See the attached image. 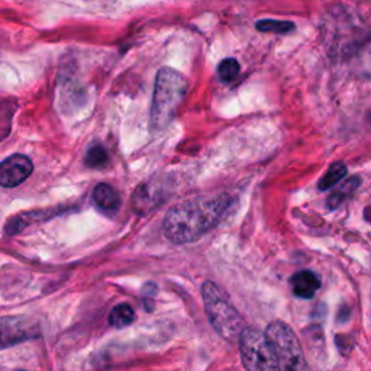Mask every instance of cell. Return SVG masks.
<instances>
[{
    "instance_id": "obj_14",
    "label": "cell",
    "mask_w": 371,
    "mask_h": 371,
    "mask_svg": "<svg viewBox=\"0 0 371 371\" xmlns=\"http://www.w3.org/2000/svg\"><path fill=\"white\" fill-rule=\"evenodd\" d=\"M255 28L260 32H274V34H287L294 29L293 22L286 21H274V19H263L255 23Z\"/></svg>"
},
{
    "instance_id": "obj_2",
    "label": "cell",
    "mask_w": 371,
    "mask_h": 371,
    "mask_svg": "<svg viewBox=\"0 0 371 371\" xmlns=\"http://www.w3.org/2000/svg\"><path fill=\"white\" fill-rule=\"evenodd\" d=\"M187 88V80L182 73L170 67L160 69L149 110V126L152 131L158 132L169 126L183 104Z\"/></svg>"
},
{
    "instance_id": "obj_4",
    "label": "cell",
    "mask_w": 371,
    "mask_h": 371,
    "mask_svg": "<svg viewBox=\"0 0 371 371\" xmlns=\"http://www.w3.org/2000/svg\"><path fill=\"white\" fill-rule=\"evenodd\" d=\"M265 337L276 351L280 371H312L303 354L299 338L285 322L274 321L265 329Z\"/></svg>"
},
{
    "instance_id": "obj_1",
    "label": "cell",
    "mask_w": 371,
    "mask_h": 371,
    "mask_svg": "<svg viewBox=\"0 0 371 371\" xmlns=\"http://www.w3.org/2000/svg\"><path fill=\"white\" fill-rule=\"evenodd\" d=\"M229 195L195 198L177 203L164 217V235L174 244H190L221 225L235 208Z\"/></svg>"
},
{
    "instance_id": "obj_13",
    "label": "cell",
    "mask_w": 371,
    "mask_h": 371,
    "mask_svg": "<svg viewBox=\"0 0 371 371\" xmlns=\"http://www.w3.org/2000/svg\"><path fill=\"white\" fill-rule=\"evenodd\" d=\"M84 161L87 167H91V169H104L109 161L108 151L101 145L96 144L87 149Z\"/></svg>"
},
{
    "instance_id": "obj_5",
    "label": "cell",
    "mask_w": 371,
    "mask_h": 371,
    "mask_svg": "<svg viewBox=\"0 0 371 371\" xmlns=\"http://www.w3.org/2000/svg\"><path fill=\"white\" fill-rule=\"evenodd\" d=\"M239 351L246 371H280L276 351L265 332L246 328L239 338Z\"/></svg>"
},
{
    "instance_id": "obj_10",
    "label": "cell",
    "mask_w": 371,
    "mask_h": 371,
    "mask_svg": "<svg viewBox=\"0 0 371 371\" xmlns=\"http://www.w3.org/2000/svg\"><path fill=\"white\" fill-rule=\"evenodd\" d=\"M135 311L132 309V306H130L128 303H121L117 304L115 308L110 311L109 313V324L117 328V329H122L134 324L135 321Z\"/></svg>"
},
{
    "instance_id": "obj_9",
    "label": "cell",
    "mask_w": 371,
    "mask_h": 371,
    "mask_svg": "<svg viewBox=\"0 0 371 371\" xmlns=\"http://www.w3.org/2000/svg\"><path fill=\"white\" fill-rule=\"evenodd\" d=\"M19 322L15 318H3L2 321V339L3 347H8L10 344H16L19 341H23L29 338L27 328H19Z\"/></svg>"
},
{
    "instance_id": "obj_16",
    "label": "cell",
    "mask_w": 371,
    "mask_h": 371,
    "mask_svg": "<svg viewBox=\"0 0 371 371\" xmlns=\"http://www.w3.org/2000/svg\"><path fill=\"white\" fill-rule=\"evenodd\" d=\"M157 286L154 283H147L144 287H143V294L145 296V299H152L157 294Z\"/></svg>"
},
{
    "instance_id": "obj_11",
    "label": "cell",
    "mask_w": 371,
    "mask_h": 371,
    "mask_svg": "<svg viewBox=\"0 0 371 371\" xmlns=\"http://www.w3.org/2000/svg\"><path fill=\"white\" fill-rule=\"evenodd\" d=\"M347 173H348V169L344 163H334L328 169V171L324 174L321 180H319L318 189L321 191L331 190L332 187H335L345 176H347Z\"/></svg>"
},
{
    "instance_id": "obj_15",
    "label": "cell",
    "mask_w": 371,
    "mask_h": 371,
    "mask_svg": "<svg viewBox=\"0 0 371 371\" xmlns=\"http://www.w3.org/2000/svg\"><path fill=\"white\" fill-rule=\"evenodd\" d=\"M239 71H241L239 62L235 58H225L224 61H221L219 66H217V74H219V77L224 83L234 82L238 77Z\"/></svg>"
},
{
    "instance_id": "obj_7",
    "label": "cell",
    "mask_w": 371,
    "mask_h": 371,
    "mask_svg": "<svg viewBox=\"0 0 371 371\" xmlns=\"http://www.w3.org/2000/svg\"><path fill=\"white\" fill-rule=\"evenodd\" d=\"M93 203L96 208L106 215L117 213L122 204L119 193L112 186L100 183L93 190Z\"/></svg>"
},
{
    "instance_id": "obj_8",
    "label": "cell",
    "mask_w": 371,
    "mask_h": 371,
    "mask_svg": "<svg viewBox=\"0 0 371 371\" xmlns=\"http://www.w3.org/2000/svg\"><path fill=\"white\" fill-rule=\"evenodd\" d=\"M290 285L294 296L300 299H312L321 287V280L309 270H302L290 278Z\"/></svg>"
},
{
    "instance_id": "obj_12",
    "label": "cell",
    "mask_w": 371,
    "mask_h": 371,
    "mask_svg": "<svg viewBox=\"0 0 371 371\" xmlns=\"http://www.w3.org/2000/svg\"><path fill=\"white\" fill-rule=\"evenodd\" d=\"M360 183H361V178H360V177H351V178H348L347 182H344V183L341 184V187L337 189V190L334 191V193H332V195L328 198V200H326V206H328L329 209H337V208L339 206V204H341L345 199H347L358 186H360Z\"/></svg>"
},
{
    "instance_id": "obj_17",
    "label": "cell",
    "mask_w": 371,
    "mask_h": 371,
    "mask_svg": "<svg viewBox=\"0 0 371 371\" xmlns=\"http://www.w3.org/2000/svg\"><path fill=\"white\" fill-rule=\"evenodd\" d=\"M368 119H370V122H371V110H370V113H368Z\"/></svg>"
},
{
    "instance_id": "obj_3",
    "label": "cell",
    "mask_w": 371,
    "mask_h": 371,
    "mask_svg": "<svg viewBox=\"0 0 371 371\" xmlns=\"http://www.w3.org/2000/svg\"><path fill=\"white\" fill-rule=\"evenodd\" d=\"M202 298L212 328L228 342H239L242 332L246 331L244 319L221 289L212 281H206L202 286Z\"/></svg>"
},
{
    "instance_id": "obj_6",
    "label": "cell",
    "mask_w": 371,
    "mask_h": 371,
    "mask_svg": "<svg viewBox=\"0 0 371 371\" xmlns=\"http://www.w3.org/2000/svg\"><path fill=\"white\" fill-rule=\"evenodd\" d=\"M32 171L34 164L27 156H10L0 165V184L6 189L16 187L27 180Z\"/></svg>"
}]
</instances>
